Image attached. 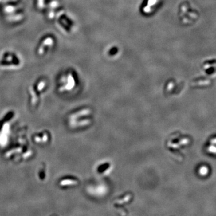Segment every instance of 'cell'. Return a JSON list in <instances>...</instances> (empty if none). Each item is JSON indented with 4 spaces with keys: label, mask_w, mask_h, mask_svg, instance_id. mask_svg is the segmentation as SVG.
<instances>
[{
    "label": "cell",
    "mask_w": 216,
    "mask_h": 216,
    "mask_svg": "<svg viewBox=\"0 0 216 216\" xmlns=\"http://www.w3.org/2000/svg\"><path fill=\"white\" fill-rule=\"evenodd\" d=\"M34 89L37 92L40 96L45 92V90L48 87V82L45 79H40L34 85H33Z\"/></svg>",
    "instance_id": "5b68a950"
},
{
    "label": "cell",
    "mask_w": 216,
    "mask_h": 216,
    "mask_svg": "<svg viewBox=\"0 0 216 216\" xmlns=\"http://www.w3.org/2000/svg\"><path fill=\"white\" fill-rule=\"evenodd\" d=\"M36 6L39 10H43L46 7V0H36Z\"/></svg>",
    "instance_id": "30bf717a"
},
{
    "label": "cell",
    "mask_w": 216,
    "mask_h": 216,
    "mask_svg": "<svg viewBox=\"0 0 216 216\" xmlns=\"http://www.w3.org/2000/svg\"><path fill=\"white\" fill-rule=\"evenodd\" d=\"M33 139L34 142L36 143L37 145H47L49 142L51 140V136L50 134L48 132L44 131L35 134L33 136Z\"/></svg>",
    "instance_id": "3957f363"
},
{
    "label": "cell",
    "mask_w": 216,
    "mask_h": 216,
    "mask_svg": "<svg viewBox=\"0 0 216 216\" xmlns=\"http://www.w3.org/2000/svg\"><path fill=\"white\" fill-rule=\"evenodd\" d=\"M210 142H211V144H213V145H216V138H214V139L211 140Z\"/></svg>",
    "instance_id": "9a60e30c"
},
{
    "label": "cell",
    "mask_w": 216,
    "mask_h": 216,
    "mask_svg": "<svg viewBox=\"0 0 216 216\" xmlns=\"http://www.w3.org/2000/svg\"><path fill=\"white\" fill-rule=\"evenodd\" d=\"M24 18V15L23 14V13H19V12L9 14V15H7L6 16V20L8 22L11 23L20 22Z\"/></svg>",
    "instance_id": "52a82bcc"
},
{
    "label": "cell",
    "mask_w": 216,
    "mask_h": 216,
    "mask_svg": "<svg viewBox=\"0 0 216 216\" xmlns=\"http://www.w3.org/2000/svg\"><path fill=\"white\" fill-rule=\"evenodd\" d=\"M60 2L58 0H52L48 5V10H55L58 9V7H60Z\"/></svg>",
    "instance_id": "9c48e42d"
},
{
    "label": "cell",
    "mask_w": 216,
    "mask_h": 216,
    "mask_svg": "<svg viewBox=\"0 0 216 216\" xmlns=\"http://www.w3.org/2000/svg\"><path fill=\"white\" fill-rule=\"evenodd\" d=\"M60 185L61 186H71V185H77L78 184V181L75 179H64L60 181Z\"/></svg>",
    "instance_id": "ba28073f"
},
{
    "label": "cell",
    "mask_w": 216,
    "mask_h": 216,
    "mask_svg": "<svg viewBox=\"0 0 216 216\" xmlns=\"http://www.w3.org/2000/svg\"><path fill=\"white\" fill-rule=\"evenodd\" d=\"M207 151L208 152L210 153H213V154H216V147L213 145H210L208 148H207Z\"/></svg>",
    "instance_id": "7c38bea8"
},
{
    "label": "cell",
    "mask_w": 216,
    "mask_h": 216,
    "mask_svg": "<svg viewBox=\"0 0 216 216\" xmlns=\"http://www.w3.org/2000/svg\"><path fill=\"white\" fill-rule=\"evenodd\" d=\"M169 88H168V90L169 91H170V90H171V89H172L173 88H174V84H172V83H170L169 84Z\"/></svg>",
    "instance_id": "5bb4252c"
},
{
    "label": "cell",
    "mask_w": 216,
    "mask_h": 216,
    "mask_svg": "<svg viewBox=\"0 0 216 216\" xmlns=\"http://www.w3.org/2000/svg\"><path fill=\"white\" fill-rule=\"evenodd\" d=\"M28 94L29 96V102L30 106L33 108H36L40 102V95L34 89L33 85H30L28 87Z\"/></svg>",
    "instance_id": "277c9868"
},
{
    "label": "cell",
    "mask_w": 216,
    "mask_h": 216,
    "mask_svg": "<svg viewBox=\"0 0 216 216\" xmlns=\"http://www.w3.org/2000/svg\"><path fill=\"white\" fill-rule=\"evenodd\" d=\"M199 173L202 176L206 175L208 174V167H206V166H201L200 167V169H199Z\"/></svg>",
    "instance_id": "8fae6325"
},
{
    "label": "cell",
    "mask_w": 216,
    "mask_h": 216,
    "mask_svg": "<svg viewBox=\"0 0 216 216\" xmlns=\"http://www.w3.org/2000/svg\"><path fill=\"white\" fill-rule=\"evenodd\" d=\"M21 9L20 6L17 5H12V4H8L6 5L3 7L2 11L4 14L6 15L11 14L13 13H17L19 10Z\"/></svg>",
    "instance_id": "8992f818"
},
{
    "label": "cell",
    "mask_w": 216,
    "mask_h": 216,
    "mask_svg": "<svg viewBox=\"0 0 216 216\" xmlns=\"http://www.w3.org/2000/svg\"><path fill=\"white\" fill-rule=\"evenodd\" d=\"M54 44H55L54 39L52 37L49 36L44 38L38 47L37 49V54L39 56L44 55L47 51L51 49V48L53 46Z\"/></svg>",
    "instance_id": "7a4b0ae2"
},
{
    "label": "cell",
    "mask_w": 216,
    "mask_h": 216,
    "mask_svg": "<svg viewBox=\"0 0 216 216\" xmlns=\"http://www.w3.org/2000/svg\"><path fill=\"white\" fill-rule=\"evenodd\" d=\"M76 84L75 77L70 72L62 76L60 79L58 84V91L65 92L73 89Z\"/></svg>",
    "instance_id": "6da1fadb"
},
{
    "label": "cell",
    "mask_w": 216,
    "mask_h": 216,
    "mask_svg": "<svg viewBox=\"0 0 216 216\" xmlns=\"http://www.w3.org/2000/svg\"><path fill=\"white\" fill-rule=\"evenodd\" d=\"M189 139H187V138H185V139H183L181 140L179 142V145H186L187 143H189Z\"/></svg>",
    "instance_id": "4fadbf2b"
}]
</instances>
